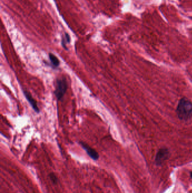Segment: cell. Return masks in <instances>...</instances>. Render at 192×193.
Returning a JSON list of instances; mask_svg holds the SVG:
<instances>
[{
  "instance_id": "obj_9",
  "label": "cell",
  "mask_w": 192,
  "mask_h": 193,
  "mask_svg": "<svg viewBox=\"0 0 192 193\" xmlns=\"http://www.w3.org/2000/svg\"><path fill=\"white\" fill-rule=\"evenodd\" d=\"M191 178H192V172H191Z\"/></svg>"
},
{
  "instance_id": "obj_5",
  "label": "cell",
  "mask_w": 192,
  "mask_h": 193,
  "mask_svg": "<svg viewBox=\"0 0 192 193\" xmlns=\"http://www.w3.org/2000/svg\"><path fill=\"white\" fill-rule=\"evenodd\" d=\"M24 95L26 99L28 100L31 106L32 107L33 109L36 112L39 113L40 112V110L38 107L36 101L33 99V98L31 96V95L27 91H24Z\"/></svg>"
},
{
  "instance_id": "obj_8",
  "label": "cell",
  "mask_w": 192,
  "mask_h": 193,
  "mask_svg": "<svg viewBox=\"0 0 192 193\" xmlns=\"http://www.w3.org/2000/svg\"><path fill=\"white\" fill-rule=\"evenodd\" d=\"M49 176H50V178L51 180L52 181L53 183L56 184L58 182V178L54 173H51Z\"/></svg>"
},
{
  "instance_id": "obj_1",
  "label": "cell",
  "mask_w": 192,
  "mask_h": 193,
  "mask_svg": "<svg viewBox=\"0 0 192 193\" xmlns=\"http://www.w3.org/2000/svg\"><path fill=\"white\" fill-rule=\"evenodd\" d=\"M176 114L181 120L188 121L192 118V102L187 98H181L176 107Z\"/></svg>"
},
{
  "instance_id": "obj_2",
  "label": "cell",
  "mask_w": 192,
  "mask_h": 193,
  "mask_svg": "<svg viewBox=\"0 0 192 193\" xmlns=\"http://www.w3.org/2000/svg\"><path fill=\"white\" fill-rule=\"evenodd\" d=\"M68 88L67 80L65 78L58 79L55 84L54 94L58 100H61L64 96Z\"/></svg>"
},
{
  "instance_id": "obj_3",
  "label": "cell",
  "mask_w": 192,
  "mask_h": 193,
  "mask_svg": "<svg viewBox=\"0 0 192 193\" xmlns=\"http://www.w3.org/2000/svg\"><path fill=\"white\" fill-rule=\"evenodd\" d=\"M168 156L169 151L167 148H163L160 149L156 155V163L157 164V165L158 166L161 165L163 163H164L165 161H166L168 159Z\"/></svg>"
},
{
  "instance_id": "obj_6",
  "label": "cell",
  "mask_w": 192,
  "mask_h": 193,
  "mask_svg": "<svg viewBox=\"0 0 192 193\" xmlns=\"http://www.w3.org/2000/svg\"><path fill=\"white\" fill-rule=\"evenodd\" d=\"M49 59L51 61L52 66L54 68H57L59 66L60 61L58 59V58L52 53L49 54Z\"/></svg>"
},
{
  "instance_id": "obj_4",
  "label": "cell",
  "mask_w": 192,
  "mask_h": 193,
  "mask_svg": "<svg viewBox=\"0 0 192 193\" xmlns=\"http://www.w3.org/2000/svg\"><path fill=\"white\" fill-rule=\"evenodd\" d=\"M80 144L82 146V147L83 148V149H85V150L86 151L87 154L89 155V156L91 159H93L94 160H97L99 159V155L98 153L96 152L94 149H93V148L90 147L89 145H87L86 144L83 143L82 142H81Z\"/></svg>"
},
{
  "instance_id": "obj_7",
  "label": "cell",
  "mask_w": 192,
  "mask_h": 193,
  "mask_svg": "<svg viewBox=\"0 0 192 193\" xmlns=\"http://www.w3.org/2000/svg\"><path fill=\"white\" fill-rule=\"evenodd\" d=\"M71 41V37L70 36V35L66 33H65V36L64 37H63L62 38V45L63 47L65 49H66V44L67 43H70Z\"/></svg>"
}]
</instances>
